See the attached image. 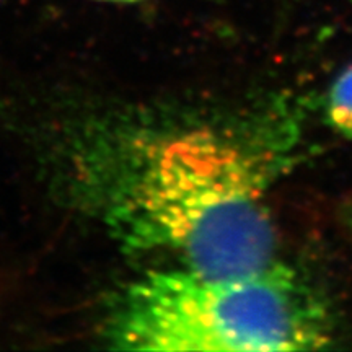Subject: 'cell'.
<instances>
[{
  "instance_id": "cell-1",
  "label": "cell",
  "mask_w": 352,
  "mask_h": 352,
  "mask_svg": "<svg viewBox=\"0 0 352 352\" xmlns=\"http://www.w3.org/2000/svg\"><path fill=\"white\" fill-rule=\"evenodd\" d=\"M76 157L82 196L131 252L168 254L206 274L277 263L266 171L227 132L101 129Z\"/></svg>"
},
{
  "instance_id": "cell-2",
  "label": "cell",
  "mask_w": 352,
  "mask_h": 352,
  "mask_svg": "<svg viewBox=\"0 0 352 352\" xmlns=\"http://www.w3.org/2000/svg\"><path fill=\"white\" fill-rule=\"evenodd\" d=\"M114 349L267 352L323 349V308L280 263L243 274L186 267L145 272L121 290L104 320Z\"/></svg>"
},
{
  "instance_id": "cell-3",
  "label": "cell",
  "mask_w": 352,
  "mask_h": 352,
  "mask_svg": "<svg viewBox=\"0 0 352 352\" xmlns=\"http://www.w3.org/2000/svg\"><path fill=\"white\" fill-rule=\"evenodd\" d=\"M327 116L334 131L352 140V64L342 70L329 88Z\"/></svg>"
},
{
  "instance_id": "cell-4",
  "label": "cell",
  "mask_w": 352,
  "mask_h": 352,
  "mask_svg": "<svg viewBox=\"0 0 352 352\" xmlns=\"http://www.w3.org/2000/svg\"><path fill=\"white\" fill-rule=\"evenodd\" d=\"M113 2H134V0H113Z\"/></svg>"
}]
</instances>
